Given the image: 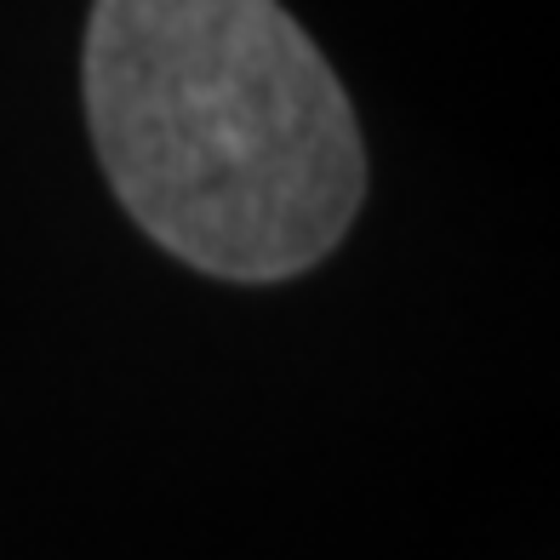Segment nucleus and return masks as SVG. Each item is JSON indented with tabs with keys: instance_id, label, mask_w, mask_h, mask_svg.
Returning a JSON list of instances; mask_svg holds the SVG:
<instances>
[{
	"instance_id": "obj_1",
	"label": "nucleus",
	"mask_w": 560,
	"mask_h": 560,
	"mask_svg": "<svg viewBox=\"0 0 560 560\" xmlns=\"http://www.w3.org/2000/svg\"><path fill=\"white\" fill-rule=\"evenodd\" d=\"M86 115L120 207L207 275H303L361 212L354 109L275 0H97Z\"/></svg>"
}]
</instances>
